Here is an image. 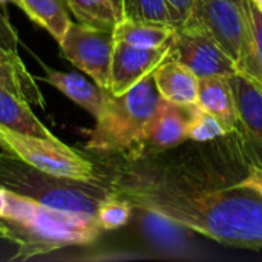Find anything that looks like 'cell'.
<instances>
[{
  "label": "cell",
  "mask_w": 262,
  "mask_h": 262,
  "mask_svg": "<svg viewBox=\"0 0 262 262\" xmlns=\"http://www.w3.org/2000/svg\"><path fill=\"white\" fill-rule=\"evenodd\" d=\"M107 190L134 209L220 244L262 249V195L238 183L206 187L186 178L126 172Z\"/></svg>",
  "instance_id": "cell-1"
},
{
  "label": "cell",
  "mask_w": 262,
  "mask_h": 262,
  "mask_svg": "<svg viewBox=\"0 0 262 262\" xmlns=\"http://www.w3.org/2000/svg\"><path fill=\"white\" fill-rule=\"evenodd\" d=\"M0 236L17 246L14 259L46 255L68 246L94 243L103 230L97 220L49 209L28 196L5 189Z\"/></svg>",
  "instance_id": "cell-2"
},
{
  "label": "cell",
  "mask_w": 262,
  "mask_h": 262,
  "mask_svg": "<svg viewBox=\"0 0 262 262\" xmlns=\"http://www.w3.org/2000/svg\"><path fill=\"white\" fill-rule=\"evenodd\" d=\"M161 101L154 72L124 94L115 95L106 89L103 109L94 127L86 130L84 149L95 155L138 158L147 127Z\"/></svg>",
  "instance_id": "cell-3"
},
{
  "label": "cell",
  "mask_w": 262,
  "mask_h": 262,
  "mask_svg": "<svg viewBox=\"0 0 262 262\" xmlns=\"http://www.w3.org/2000/svg\"><path fill=\"white\" fill-rule=\"evenodd\" d=\"M0 186L49 209L97 220L101 203L111 195L97 181H78L41 172L17 157L0 154Z\"/></svg>",
  "instance_id": "cell-4"
},
{
  "label": "cell",
  "mask_w": 262,
  "mask_h": 262,
  "mask_svg": "<svg viewBox=\"0 0 262 262\" xmlns=\"http://www.w3.org/2000/svg\"><path fill=\"white\" fill-rule=\"evenodd\" d=\"M0 147L26 164L57 177L78 181H97L94 163L57 137L40 138L0 127Z\"/></svg>",
  "instance_id": "cell-5"
},
{
  "label": "cell",
  "mask_w": 262,
  "mask_h": 262,
  "mask_svg": "<svg viewBox=\"0 0 262 262\" xmlns=\"http://www.w3.org/2000/svg\"><path fill=\"white\" fill-rule=\"evenodd\" d=\"M58 45L66 60L89 75L100 88L109 89L111 61L115 45L114 31L71 21Z\"/></svg>",
  "instance_id": "cell-6"
},
{
  "label": "cell",
  "mask_w": 262,
  "mask_h": 262,
  "mask_svg": "<svg viewBox=\"0 0 262 262\" xmlns=\"http://www.w3.org/2000/svg\"><path fill=\"white\" fill-rule=\"evenodd\" d=\"M169 57L189 68L198 78L230 77L238 71L236 61L201 26L175 28Z\"/></svg>",
  "instance_id": "cell-7"
},
{
  "label": "cell",
  "mask_w": 262,
  "mask_h": 262,
  "mask_svg": "<svg viewBox=\"0 0 262 262\" xmlns=\"http://www.w3.org/2000/svg\"><path fill=\"white\" fill-rule=\"evenodd\" d=\"M189 26L204 28L238 63L249 31L244 0H195L193 21Z\"/></svg>",
  "instance_id": "cell-8"
},
{
  "label": "cell",
  "mask_w": 262,
  "mask_h": 262,
  "mask_svg": "<svg viewBox=\"0 0 262 262\" xmlns=\"http://www.w3.org/2000/svg\"><path fill=\"white\" fill-rule=\"evenodd\" d=\"M170 54V43L160 48H140L121 40H115L109 89L112 94L120 95L150 75Z\"/></svg>",
  "instance_id": "cell-9"
},
{
  "label": "cell",
  "mask_w": 262,
  "mask_h": 262,
  "mask_svg": "<svg viewBox=\"0 0 262 262\" xmlns=\"http://www.w3.org/2000/svg\"><path fill=\"white\" fill-rule=\"evenodd\" d=\"M195 106H181L163 100L147 127L141 152L166 150L184 143Z\"/></svg>",
  "instance_id": "cell-10"
},
{
  "label": "cell",
  "mask_w": 262,
  "mask_h": 262,
  "mask_svg": "<svg viewBox=\"0 0 262 262\" xmlns=\"http://www.w3.org/2000/svg\"><path fill=\"white\" fill-rule=\"evenodd\" d=\"M38 63L43 69V77H40V80L58 89L74 103L86 109L94 118L100 115L104 104L106 89L100 88L95 81H89L80 74L52 69L41 60H38Z\"/></svg>",
  "instance_id": "cell-11"
},
{
  "label": "cell",
  "mask_w": 262,
  "mask_h": 262,
  "mask_svg": "<svg viewBox=\"0 0 262 262\" xmlns=\"http://www.w3.org/2000/svg\"><path fill=\"white\" fill-rule=\"evenodd\" d=\"M196 104L215 117L227 134L235 132L239 126L236 103L229 77L212 75L198 78V101Z\"/></svg>",
  "instance_id": "cell-12"
},
{
  "label": "cell",
  "mask_w": 262,
  "mask_h": 262,
  "mask_svg": "<svg viewBox=\"0 0 262 262\" xmlns=\"http://www.w3.org/2000/svg\"><path fill=\"white\" fill-rule=\"evenodd\" d=\"M154 78L163 100L192 106L198 101V77L184 64L167 57L155 71Z\"/></svg>",
  "instance_id": "cell-13"
},
{
  "label": "cell",
  "mask_w": 262,
  "mask_h": 262,
  "mask_svg": "<svg viewBox=\"0 0 262 262\" xmlns=\"http://www.w3.org/2000/svg\"><path fill=\"white\" fill-rule=\"evenodd\" d=\"M229 81L236 103L239 126L262 147V91L239 71L230 75Z\"/></svg>",
  "instance_id": "cell-14"
},
{
  "label": "cell",
  "mask_w": 262,
  "mask_h": 262,
  "mask_svg": "<svg viewBox=\"0 0 262 262\" xmlns=\"http://www.w3.org/2000/svg\"><path fill=\"white\" fill-rule=\"evenodd\" d=\"M0 86L28 104L45 109V97L18 52H9L0 48Z\"/></svg>",
  "instance_id": "cell-15"
},
{
  "label": "cell",
  "mask_w": 262,
  "mask_h": 262,
  "mask_svg": "<svg viewBox=\"0 0 262 262\" xmlns=\"http://www.w3.org/2000/svg\"><path fill=\"white\" fill-rule=\"evenodd\" d=\"M0 127L25 135L40 137V138H55V135L35 117V114L31 109V104L15 97L9 91L3 89L2 86H0Z\"/></svg>",
  "instance_id": "cell-16"
},
{
  "label": "cell",
  "mask_w": 262,
  "mask_h": 262,
  "mask_svg": "<svg viewBox=\"0 0 262 262\" xmlns=\"http://www.w3.org/2000/svg\"><path fill=\"white\" fill-rule=\"evenodd\" d=\"M244 8L249 31L236 68L262 91V9L253 0H244Z\"/></svg>",
  "instance_id": "cell-17"
},
{
  "label": "cell",
  "mask_w": 262,
  "mask_h": 262,
  "mask_svg": "<svg viewBox=\"0 0 262 262\" xmlns=\"http://www.w3.org/2000/svg\"><path fill=\"white\" fill-rule=\"evenodd\" d=\"M175 28L167 23L138 21L130 18L120 20L114 28L115 40L126 41L140 48H160L169 45Z\"/></svg>",
  "instance_id": "cell-18"
},
{
  "label": "cell",
  "mask_w": 262,
  "mask_h": 262,
  "mask_svg": "<svg viewBox=\"0 0 262 262\" xmlns=\"http://www.w3.org/2000/svg\"><path fill=\"white\" fill-rule=\"evenodd\" d=\"M23 12L46 29L57 43L61 41L71 23L64 0H23Z\"/></svg>",
  "instance_id": "cell-19"
},
{
  "label": "cell",
  "mask_w": 262,
  "mask_h": 262,
  "mask_svg": "<svg viewBox=\"0 0 262 262\" xmlns=\"http://www.w3.org/2000/svg\"><path fill=\"white\" fill-rule=\"evenodd\" d=\"M64 3L83 25L114 31L118 23L111 0H64Z\"/></svg>",
  "instance_id": "cell-20"
},
{
  "label": "cell",
  "mask_w": 262,
  "mask_h": 262,
  "mask_svg": "<svg viewBox=\"0 0 262 262\" xmlns=\"http://www.w3.org/2000/svg\"><path fill=\"white\" fill-rule=\"evenodd\" d=\"M123 14L130 20L172 25L167 0H123Z\"/></svg>",
  "instance_id": "cell-21"
},
{
  "label": "cell",
  "mask_w": 262,
  "mask_h": 262,
  "mask_svg": "<svg viewBox=\"0 0 262 262\" xmlns=\"http://www.w3.org/2000/svg\"><path fill=\"white\" fill-rule=\"evenodd\" d=\"M132 206L120 196L109 195L100 206L97 221L103 230H115L123 227L132 213Z\"/></svg>",
  "instance_id": "cell-22"
},
{
  "label": "cell",
  "mask_w": 262,
  "mask_h": 262,
  "mask_svg": "<svg viewBox=\"0 0 262 262\" xmlns=\"http://www.w3.org/2000/svg\"><path fill=\"white\" fill-rule=\"evenodd\" d=\"M223 135H227V132L221 126V123L196 104L193 109L190 123H189L187 140H192L196 143H206Z\"/></svg>",
  "instance_id": "cell-23"
},
{
  "label": "cell",
  "mask_w": 262,
  "mask_h": 262,
  "mask_svg": "<svg viewBox=\"0 0 262 262\" xmlns=\"http://www.w3.org/2000/svg\"><path fill=\"white\" fill-rule=\"evenodd\" d=\"M167 8L173 28L192 25L195 14V0H167Z\"/></svg>",
  "instance_id": "cell-24"
},
{
  "label": "cell",
  "mask_w": 262,
  "mask_h": 262,
  "mask_svg": "<svg viewBox=\"0 0 262 262\" xmlns=\"http://www.w3.org/2000/svg\"><path fill=\"white\" fill-rule=\"evenodd\" d=\"M18 34L5 12L0 11V48L9 52H18Z\"/></svg>",
  "instance_id": "cell-25"
},
{
  "label": "cell",
  "mask_w": 262,
  "mask_h": 262,
  "mask_svg": "<svg viewBox=\"0 0 262 262\" xmlns=\"http://www.w3.org/2000/svg\"><path fill=\"white\" fill-rule=\"evenodd\" d=\"M241 184H244V186H247V187H250V189H253V190H256L259 195H262V167L261 166H256V164H253V166H250L249 167V175L243 180V181H239Z\"/></svg>",
  "instance_id": "cell-26"
},
{
  "label": "cell",
  "mask_w": 262,
  "mask_h": 262,
  "mask_svg": "<svg viewBox=\"0 0 262 262\" xmlns=\"http://www.w3.org/2000/svg\"><path fill=\"white\" fill-rule=\"evenodd\" d=\"M112 6H114V11H115V15H117V20H123L124 18V14H123V0H111Z\"/></svg>",
  "instance_id": "cell-27"
},
{
  "label": "cell",
  "mask_w": 262,
  "mask_h": 262,
  "mask_svg": "<svg viewBox=\"0 0 262 262\" xmlns=\"http://www.w3.org/2000/svg\"><path fill=\"white\" fill-rule=\"evenodd\" d=\"M5 204H6V198H5V189L0 186V216L5 212Z\"/></svg>",
  "instance_id": "cell-28"
},
{
  "label": "cell",
  "mask_w": 262,
  "mask_h": 262,
  "mask_svg": "<svg viewBox=\"0 0 262 262\" xmlns=\"http://www.w3.org/2000/svg\"><path fill=\"white\" fill-rule=\"evenodd\" d=\"M6 3H14L15 6H18L23 11V0H0V6H3Z\"/></svg>",
  "instance_id": "cell-29"
},
{
  "label": "cell",
  "mask_w": 262,
  "mask_h": 262,
  "mask_svg": "<svg viewBox=\"0 0 262 262\" xmlns=\"http://www.w3.org/2000/svg\"><path fill=\"white\" fill-rule=\"evenodd\" d=\"M253 2H255V3H256V5H258V6L262 9V0H253Z\"/></svg>",
  "instance_id": "cell-30"
}]
</instances>
